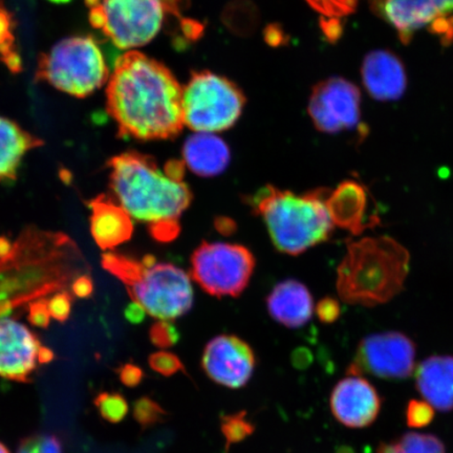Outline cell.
Returning <instances> with one entry per match:
<instances>
[{"mask_svg":"<svg viewBox=\"0 0 453 453\" xmlns=\"http://www.w3.org/2000/svg\"><path fill=\"white\" fill-rule=\"evenodd\" d=\"M167 416V411L163 410L156 401L143 396L135 401L134 405V417L142 427L149 428L160 423Z\"/></svg>","mask_w":453,"mask_h":453,"instance_id":"obj_26","label":"cell"},{"mask_svg":"<svg viewBox=\"0 0 453 453\" xmlns=\"http://www.w3.org/2000/svg\"><path fill=\"white\" fill-rule=\"evenodd\" d=\"M104 54L89 37H71L57 43L39 61L37 77L61 92L87 97L109 81Z\"/></svg>","mask_w":453,"mask_h":453,"instance_id":"obj_6","label":"cell"},{"mask_svg":"<svg viewBox=\"0 0 453 453\" xmlns=\"http://www.w3.org/2000/svg\"><path fill=\"white\" fill-rule=\"evenodd\" d=\"M327 194L320 189L296 195L265 186L249 203L263 219L277 250L296 257L330 239L334 224L326 203Z\"/></svg>","mask_w":453,"mask_h":453,"instance_id":"obj_4","label":"cell"},{"mask_svg":"<svg viewBox=\"0 0 453 453\" xmlns=\"http://www.w3.org/2000/svg\"><path fill=\"white\" fill-rule=\"evenodd\" d=\"M257 358L250 345L234 335H219L208 342L202 367L211 380L228 388H241L250 381Z\"/></svg>","mask_w":453,"mask_h":453,"instance_id":"obj_12","label":"cell"},{"mask_svg":"<svg viewBox=\"0 0 453 453\" xmlns=\"http://www.w3.org/2000/svg\"><path fill=\"white\" fill-rule=\"evenodd\" d=\"M149 364L151 370L165 377L173 376L178 372H185V367L179 357L173 353L165 352V350L150 355Z\"/></svg>","mask_w":453,"mask_h":453,"instance_id":"obj_30","label":"cell"},{"mask_svg":"<svg viewBox=\"0 0 453 453\" xmlns=\"http://www.w3.org/2000/svg\"><path fill=\"white\" fill-rule=\"evenodd\" d=\"M14 245L11 243L8 237L0 236V259H4L13 251Z\"/></svg>","mask_w":453,"mask_h":453,"instance_id":"obj_40","label":"cell"},{"mask_svg":"<svg viewBox=\"0 0 453 453\" xmlns=\"http://www.w3.org/2000/svg\"><path fill=\"white\" fill-rule=\"evenodd\" d=\"M316 313L320 321L325 324H331L338 319L340 315V305L336 299L326 297L321 299L316 307Z\"/></svg>","mask_w":453,"mask_h":453,"instance_id":"obj_36","label":"cell"},{"mask_svg":"<svg viewBox=\"0 0 453 453\" xmlns=\"http://www.w3.org/2000/svg\"><path fill=\"white\" fill-rule=\"evenodd\" d=\"M379 9L403 42L427 26L445 39L453 35V0H380Z\"/></svg>","mask_w":453,"mask_h":453,"instance_id":"obj_13","label":"cell"},{"mask_svg":"<svg viewBox=\"0 0 453 453\" xmlns=\"http://www.w3.org/2000/svg\"><path fill=\"white\" fill-rule=\"evenodd\" d=\"M17 453H64V449L55 435L35 434L22 440Z\"/></svg>","mask_w":453,"mask_h":453,"instance_id":"obj_28","label":"cell"},{"mask_svg":"<svg viewBox=\"0 0 453 453\" xmlns=\"http://www.w3.org/2000/svg\"><path fill=\"white\" fill-rule=\"evenodd\" d=\"M434 411L427 402L411 400L407 406L406 421L411 428H423L434 420Z\"/></svg>","mask_w":453,"mask_h":453,"instance_id":"obj_31","label":"cell"},{"mask_svg":"<svg viewBox=\"0 0 453 453\" xmlns=\"http://www.w3.org/2000/svg\"><path fill=\"white\" fill-rule=\"evenodd\" d=\"M336 453H355V451L349 446L343 445L338 447Z\"/></svg>","mask_w":453,"mask_h":453,"instance_id":"obj_42","label":"cell"},{"mask_svg":"<svg viewBox=\"0 0 453 453\" xmlns=\"http://www.w3.org/2000/svg\"><path fill=\"white\" fill-rule=\"evenodd\" d=\"M42 344L19 321L0 317V377L28 382L39 364Z\"/></svg>","mask_w":453,"mask_h":453,"instance_id":"obj_14","label":"cell"},{"mask_svg":"<svg viewBox=\"0 0 453 453\" xmlns=\"http://www.w3.org/2000/svg\"><path fill=\"white\" fill-rule=\"evenodd\" d=\"M13 44L12 19L7 10L0 4V55L11 61V48Z\"/></svg>","mask_w":453,"mask_h":453,"instance_id":"obj_32","label":"cell"},{"mask_svg":"<svg viewBox=\"0 0 453 453\" xmlns=\"http://www.w3.org/2000/svg\"><path fill=\"white\" fill-rule=\"evenodd\" d=\"M41 145V140L9 119L0 117V182L15 179L22 158Z\"/></svg>","mask_w":453,"mask_h":453,"instance_id":"obj_22","label":"cell"},{"mask_svg":"<svg viewBox=\"0 0 453 453\" xmlns=\"http://www.w3.org/2000/svg\"><path fill=\"white\" fill-rule=\"evenodd\" d=\"M106 97L110 115L127 137L169 139L185 126L182 87L167 67L137 50L119 57Z\"/></svg>","mask_w":453,"mask_h":453,"instance_id":"obj_1","label":"cell"},{"mask_svg":"<svg viewBox=\"0 0 453 453\" xmlns=\"http://www.w3.org/2000/svg\"><path fill=\"white\" fill-rule=\"evenodd\" d=\"M367 195L364 187L347 180L327 194L326 203L334 226L359 235L375 226L378 218L367 215Z\"/></svg>","mask_w":453,"mask_h":453,"instance_id":"obj_16","label":"cell"},{"mask_svg":"<svg viewBox=\"0 0 453 453\" xmlns=\"http://www.w3.org/2000/svg\"><path fill=\"white\" fill-rule=\"evenodd\" d=\"M362 78L368 93L380 101L399 99L406 88L403 65L387 50L367 55L362 65Z\"/></svg>","mask_w":453,"mask_h":453,"instance_id":"obj_17","label":"cell"},{"mask_svg":"<svg viewBox=\"0 0 453 453\" xmlns=\"http://www.w3.org/2000/svg\"><path fill=\"white\" fill-rule=\"evenodd\" d=\"M330 406L333 416L344 426L365 428L376 421L381 398L366 379L348 376L334 388Z\"/></svg>","mask_w":453,"mask_h":453,"instance_id":"obj_15","label":"cell"},{"mask_svg":"<svg viewBox=\"0 0 453 453\" xmlns=\"http://www.w3.org/2000/svg\"><path fill=\"white\" fill-rule=\"evenodd\" d=\"M415 343L404 334H375L361 340L347 375H372L387 380H403L415 370Z\"/></svg>","mask_w":453,"mask_h":453,"instance_id":"obj_10","label":"cell"},{"mask_svg":"<svg viewBox=\"0 0 453 453\" xmlns=\"http://www.w3.org/2000/svg\"><path fill=\"white\" fill-rule=\"evenodd\" d=\"M95 406L104 420L113 424L124 420L128 412L127 401L118 393H101L96 396Z\"/></svg>","mask_w":453,"mask_h":453,"instance_id":"obj_25","label":"cell"},{"mask_svg":"<svg viewBox=\"0 0 453 453\" xmlns=\"http://www.w3.org/2000/svg\"><path fill=\"white\" fill-rule=\"evenodd\" d=\"M184 163L198 177H217L230 162V151L222 139L212 134L196 133L186 141Z\"/></svg>","mask_w":453,"mask_h":453,"instance_id":"obj_21","label":"cell"},{"mask_svg":"<svg viewBox=\"0 0 453 453\" xmlns=\"http://www.w3.org/2000/svg\"><path fill=\"white\" fill-rule=\"evenodd\" d=\"M119 378L127 388H135L143 380L144 372L134 365H126L118 371Z\"/></svg>","mask_w":453,"mask_h":453,"instance_id":"obj_37","label":"cell"},{"mask_svg":"<svg viewBox=\"0 0 453 453\" xmlns=\"http://www.w3.org/2000/svg\"><path fill=\"white\" fill-rule=\"evenodd\" d=\"M255 264L245 246L203 242L191 255L190 275L209 296L237 297L250 282Z\"/></svg>","mask_w":453,"mask_h":453,"instance_id":"obj_8","label":"cell"},{"mask_svg":"<svg viewBox=\"0 0 453 453\" xmlns=\"http://www.w3.org/2000/svg\"><path fill=\"white\" fill-rule=\"evenodd\" d=\"M28 321L36 327L47 328L50 322V314L48 302L45 300H35L28 304Z\"/></svg>","mask_w":453,"mask_h":453,"instance_id":"obj_34","label":"cell"},{"mask_svg":"<svg viewBox=\"0 0 453 453\" xmlns=\"http://www.w3.org/2000/svg\"><path fill=\"white\" fill-rule=\"evenodd\" d=\"M150 336L152 344L160 349L173 347L180 340L178 328L170 321L160 320L151 326Z\"/></svg>","mask_w":453,"mask_h":453,"instance_id":"obj_29","label":"cell"},{"mask_svg":"<svg viewBox=\"0 0 453 453\" xmlns=\"http://www.w3.org/2000/svg\"><path fill=\"white\" fill-rule=\"evenodd\" d=\"M269 314L279 324L290 328L302 327L314 313V302L309 288L294 280L276 285L267 298Z\"/></svg>","mask_w":453,"mask_h":453,"instance_id":"obj_19","label":"cell"},{"mask_svg":"<svg viewBox=\"0 0 453 453\" xmlns=\"http://www.w3.org/2000/svg\"><path fill=\"white\" fill-rule=\"evenodd\" d=\"M72 303L73 299L69 293L61 292L55 294L48 302L50 317L64 324V322L69 319L71 315Z\"/></svg>","mask_w":453,"mask_h":453,"instance_id":"obj_33","label":"cell"},{"mask_svg":"<svg viewBox=\"0 0 453 453\" xmlns=\"http://www.w3.org/2000/svg\"><path fill=\"white\" fill-rule=\"evenodd\" d=\"M360 92L342 78H331L316 85L309 111L317 128L324 133H338L353 128L360 119Z\"/></svg>","mask_w":453,"mask_h":453,"instance_id":"obj_11","label":"cell"},{"mask_svg":"<svg viewBox=\"0 0 453 453\" xmlns=\"http://www.w3.org/2000/svg\"><path fill=\"white\" fill-rule=\"evenodd\" d=\"M72 288L77 297L88 298L94 292V283L88 275H82L73 281Z\"/></svg>","mask_w":453,"mask_h":453,"instance_id":"obj_38","label":"cell"},{"mask_svg":"<svg viewBox=\"0 0 453 453\" xmlns=\"http://www.w3.org/2000/svg\"><path fill=\"white\" fill-rule=\"evenodd\" d=\"M146 314L143 305L138 302H134V300L127 305L126 311H124V316H126L127 320L132 325H139L141 322H143Z\"/></svg>","mask_w":453,"mask_h":453,"instance_id":"obj_39","label":"cell"},{"mask_svg":"<svg viewBox=\"0 0 453 453\" xmlns=\"http://www.w3.org/2000/svg\"><path fill=\"white\" fill-rule=\"evenodd\" d=\"M49 2L54 3V4H67V3H70L71 0H49Z\"/></svg>","mask_w":453,"mask_h":453,"instance_id":"obj_43","label":"cell"},{"mask_svg":"<svg viewBox=\"0 0 453 453\" xmlns=\"http://www.w3.org/2000/svg\"><path fill=\"white\" fill-rule=\"evenodd\" d=\"M38 359L41 365L50 364L54 359V353L50 349L42 347L41 350H39Z\"/></svg>","mask_w":453,"mask_h":453,"instance_id":"obj_41","label":"cell"},{"mask_svg":"<svg viewBox=\"0 0 453 453\" xmlns=\"http://www.w3.org/2000/svg\"><path fill=\"white\" fill-rule=\"evenodd\" d=\"M307 2L322 17L335 24L342 17L352 13L357 4V0H307Z\"/></svg>","mask_w":453,"mask_h":453,"instance_id":"obj_27","label":"cell"},{"mask_svg":"<svg viewBox=\"0 0 453 453\" xmlns=\"http://www.w3.org/2000/svg\"><path fill=\"white\" fill-rule=\"evenodd\" d=\"M378 453H445V447L434 435L409 433L388 443H381Z\"/></svg>","mask_w":453,"mask_h":453,"instance_id":"obj_23","label":"cell"},{"mask_svg":"<svg viewBox=\"0 0 453 453\" xmlns=\"http://www.w3.org/2000/svg\"><path fill=\"white\" fill-rule=\"evenodd\" d=\"M182 0H87L90 24L123 50L154 39Z\"/></svg>","mask_w":453,"mask_h":453,"instance_id":"obj_5","label":"cell"},{"mask_svg":"<svg viewBox=\"0 0 453 453\" xmlns=\"http://www.w3.org/2000/svg\"><path fill=\"white\" fill-rule=\"evenodd\" d=\"M127 290L134 302L143 305L146 313L158 320L177 319L194 305L190 277L173 264L156 263L150 268L144 265Z\"/></svg>","mask_w":453,"mask_h":453,"instance_id":"obj_9","label":"cell"},{"mask_svg":"<svg viewBox=\"0 0 453 453\" xmlns=\"http://www.w3.org/2000/svg\"><path fill=\"white\" fill-rule=\"evenodd\" d=\"M410 265V252L392 237L349 242L337 269L339 297L368 308L387 303L403 290Z\"/></svg>","mask_w":453,"mask_h":453,"instance_id":"obj_3","label":"cell"},{"mask_svg":"<svg viewBox=\"0 0 453 453\" xmlns=\"http://www.w3.org/2000/svg\"><path fill=\"white\" fill-rule=\"evenodd\" d=\"M418 392L427 403L440 411L453 410V357L433 356L416 371Z\"/></svg>","mask_w":453,"mask_h":453,"instance_id":"obj_20","label":"cell"},{"mask_svg":"<svg viewBox=\"0 0 453 453\" xmlns=\"http://www.w3.org/2000/svg\"><path fill=\"white\" fill-rule=\"evenodd\" d=\"M110 187L130 217L150 226L179 222L190 206L192 192L184 180H174L154 158L135 151L110 161Z\"/></svg>","mask_w":453,"mask_h":453,"instance_id":"obj_2","label":"cell"},{"mask_svg":"<svg viewBox=\"0 0 453 453\" xmlns=\"http://www.w3.org/2000/svg\"><path fill=\"white\" fill-rule=\"evenodd\" d=\"M255 425L247 418V411H242L234 415L220 418V432L226 440L225 453H228L232 445L241 443L254 434Z\"/></svg>","mask_w":453,"mask_h":453,"instance_id":"obj_24","label":"cell"},{"mask_svg":"<svg viewBox=\"0 0 453 453\" xmlns=\"http://www.w3.org/2000/svg\"><path fill=\"white\" fill-rule=\"evenodd\" d=\"M152 237L157 242H169L177 239L180 232V222H166L150 226Z\"/></svg>","mask_w":453,"mask_h":453,"instance_id":"obj_35","label":"cell"},{"mask_svg":"<svg viewBox=\"0 0 453 453\" xmlns=\"http://www.w3.org/2000/svg\"><path fill=\"white\" fill-rule=\"evenodd\" d=\"M0 453H10V451L7 449V447L0 443Z\"/></svg>","mask_w":453,"mask_h":453,"instance_id":"obj_44","label":"cell"},{"mask_svg":"<svg viewBox=\"0 0 453 453\" xmlns=\"http://www.w3.org/2000/svg\"><path fill=\"white\" fill-rule=\"evenodd\" d=\"M90 231L102 250H112L132 239L134 223L127 211L102 195L89 203Z\"/></svg>","mask_w":453,"mask_h":453,"instance_id":"obj_18","label":"cell"},{"mask_svg":"<svg viewBox=\"0 0 453 453\" xmlns=\"http://www.w3.org/2000/svg\"><path fill=\"white\" fill-rule=\"evenodd\" d=\"M245 98L236 85L211 72L196 73L183 88L185 126L196 133L228 129L240 118Z\"/></svg>","mask_w":453,"mask_h":453,"instance_id":"obj_7","label":"cell"}]
</instances>
